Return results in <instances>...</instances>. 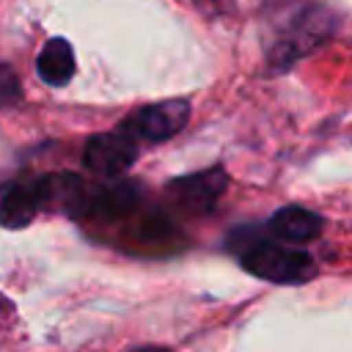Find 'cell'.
I'll list each match as a JSON object with an SVG mask.
<instances>
[{
    "instance_id": "7",
    "label": "cell",
    "mask_w": 352,
    "mask_h": 352,
    "mask_svg": "<svg viewBox=\"0 0 352 352\" xmlns=\"http://www.w3.org/2000/svg\"><path fill=\"white\" fill-rule=\"evenodd\" d=\"M38 209H41L38 179H19L0 198V226L3 228H25L33 223Z\"/></svg>"
},
{
    "instance_id": "9",
    "label": "cell",
    "mask_w": 352,
    "mask_h": 352,
    "mask_svg": "<svg viewBox=\"0 0 352 352\" xmlns=\"http://www.w3.org/2000/svg\"><path fill=\"white\" fill-rule=\"evenodd\" d=\"M36 72L52 88L66 85L74 77V50H72V44L66 38H50L41 47L38 58H36Z\"/></svg>"
},
{
    "instance_id": "6",
    "label": "cell",
    "mask_w": 352,
    "mask_h": 352,
    "mask_svg": "<svg viewBox=\"0 0 352 352\" xmlns=\"http://www.w3.org/2000/svg\"><path fill=\"white\" fill-rule=\"evenodd\" d=\"M226 184H228V176L223 168H209V170H201V173H190V176H182L176 182L168 184V192L173 195V201L190 212H209L217 198L226 192Z\"/></svg>"
},
{
    "instance_id": "4",
    "label": "cell",
    "mask_w": 352,
    "mask_h": 352,
    "mask_svg": "<svg viewBox=\"0 0 352 352\" xmlns=\"http://www.w3.org/2000/svg\"><path fill=\"white\" fill-rule=\"evenodd\" d=\"M138 157V138L126 129L99 132L85 143L82 162L96 176H121Z\"/></svg>"
},
{
    "instance_id": "2",
    "label": "cell",
    "mask_w": 352,
    "mask_h": 352,
    "mask_svg": "<svg viewBox=\"0 0 352 352\" xmlns=\"http://www.w3.org/2000/svg\"><path fill=\"white\" fill-rule=\"evenodd\" d=\"M333 28H336L333 14H327L324 8L305 11L278 38V44H275V50L270 55V63L278 66V69H289V63H294L297 58H302L305 52H311L314 47H319L333 33Z\"/></svg>"
},
{
    "instance_id": "5",
    "label": "cell",
    "mask_w": 352,
    "mask_h": 352,
    "mask_svg": "<svg viewBox=\"0 0 352 352\" xmlns=\"http://www.w3.org/2000/svg\"><path fill=\"white\" fill-rule=\"evenodd\" d=\"M91 187L77 173H47L38 176L41 209H55L72 217H85L91 206Z\"/></svg>"
},
{
    "instance_id": "1",
    "label": "cell",
    "mask_w": 352,
    "mask_h": 352,
    "mask_svg": "<svg viewBox=\"0 0 352 352\" xmlns=\"http://www.w3.org/2000/svg\"><path fill=\"white\" fill-rule=\"evenodd\" d=\"M239 264L272 283H305L316 275V264L305 250L286 248L270 239H253L239 250Z\"/></svg>"
},
{
    "instance_id": "3",
    "label": "cell",
    "mask_w": 352,
    "mask_h": 352,
    "mask_svg": "<svg viewBox=\"0 0 352 352\" xmlns=\"http://www.w3.org/2000/svg\"><path fill=\"white\" fill-rule=\"evenodd\" d=\"M187 121H190V104L184 99H165V102L146 104L129 118H124L121 129H126L132 138L160 143L179 135L187 126Z\"/></svg>"
},
{
    "instance_id": "11",
    "label": "cell",
    "mask_w": 352,
    "mask_h": 352,
    "mask_svg": "<svg viewBox=\"0 0 352 352\" xmlns=\"http://www.w3.org/2000/svg\"><path fill=\"white\" fill-rule=\"evenodd\" d=\"M3 308H6V302H3V300H0V311H3Z\"/></svg>"
},
{
    "instance_id": "10",
    "label": "cell",
    "mask_w": 352,
    "mask_h": 352,
    "mask_svg": "<svg viewBox=\"0 0 352 352\" xmlns=\"http://www.w3.org/2000/svg\"><path fill=\"white\" fill-rule=\"evenodd\" d=\"M138 204V187L129 182H116L110 187H99L91 192L88 217L99 220H121L126 217Z\"/></svg>"
},
{
    "instance_id": "8",
    "label": "cell",
    "mask_w": 352,
    "mask_h": 352,
    "mask_svg": "<svg viewBox=\"0 0 352 352\" xmlns=\"http://www.w3.org/2000/svg\"><path fill=\"white\" fill-rule=\"evenodd\" d=\"M324 220L305 206H283L270 217V231L283 242H311L322 234Z\"/></svg>"
}]
</instances>
